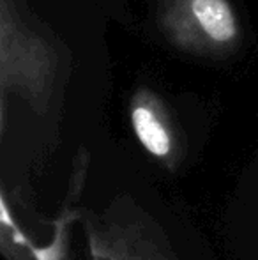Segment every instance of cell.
<instances>
[{
  "label": "cell",
  "instance_id": "2",
  "mask_svg": "<svg viewBox=\"0 0 258 260\" xmlns=\"http://www.w3.org/2000/svg\"><path fill=\"white\" fill-rule=\"evenodd\" d=\"M156 20L173 48L195 57H227L242 39L230 0H159Z\"/></svg>",
  "mask_w": 258,
  "mask_h": 260
},
{
  "label": "cell",
  "instance_id": "1",
  "mask_svg": "<svg viewBox=\"0 0 258 260\" xmlns=\"http://www.w3.org/2000/svg\"><path fill=\"white\" fill-rule=\"evenodd\" d=\"M62 71L57 41L28 16L21 0H0V92L25 100L35 112H46Z\"/></svg>",
  "mask_w": 258,
  "mask_h": 260
},
{
  "label": "cell",
  "instance_id": "3",
  "mask_svg": "<svg viewBox=\"0 0 258 260\" xmlns=\"http://www.w3.org/2000/svg\"><path fill=\"white\" fill-rule=\"evenodd\" d=\"M129 119L141 147L154 159L173 167L180 156V137L161 96L149 87H138L129 100Z\"/></svg>",
  "mask_w": 258,
  "mask_h": 260
}]
</instances>
